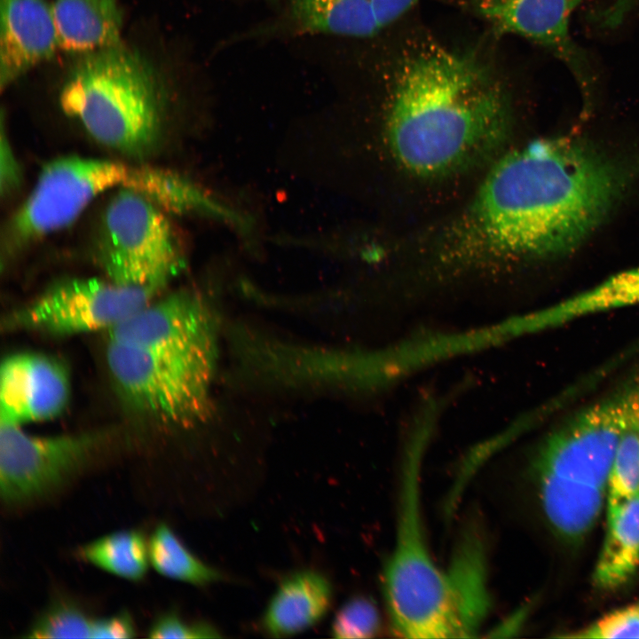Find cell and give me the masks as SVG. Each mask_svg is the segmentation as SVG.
Listing matches in <instances>:
<instances>
[{"label":"cell","mask_w":639,"mask_h":639,"mask_svg":"<svg viewBox=\"0 0 639 639\" xmlns=\"http://www.w3.org/2000/svg\"><path fill=\"white\" fill-rule=\"evenodd\" d=\"M108 333L109 340L217 364L214 314L206 302L192 292L180 291L154 298Z\"/></svg>","instance_id":"30bf717a"},{"label":"cell","mask_w":639,"mask_h":639,"mask_svg":"<svg viewBox=\"0 0 639 639\" xmlns=\"http://www.w3.org/2000/svg\"><path fill=\"white\" fill-rule=\"evenodd\" d=\"M607 530L594 572L598 588L615 589L639 568V492L606 510Z\"/></svg>","instance_id":"d6986e66"},{"label":"cell","mask_w":639,"mask_h":639,"mask_svg":"<svg viewBox=\"0 0 639 639\" xmlns=\"http://www.w3.org/2000/svg\"><path fill=\"white\" fill-rule=\"evenodd\" d=\"M393 71L385 130L405 170L445 175L489 156L506 140L509 99L476 56L426 41L404 52Z\"/></svg>","instance_id":"7a4b0ae2"},{"label":"cell","mask_w":639,"mask_h":639,"mask_svg":"<svg viewBox=\"0 0 639 639\" xmlns=\"http://www.w3.org/2000/svg\"><path fill=\"white\" fill-rule=\"evenodd\" d=\"M560 636L584 639L639 638V603L612 611L580 630Z\"/></svg>","instance_id":"d4e9b609"},{"label":"cell","mask_w":639,"mask_h":639,"mask_svg":"<svg viewBox=\"0 0 639 639\" xmlns=\"http://www.w3.org/2000/svg\"><path fill=\"white\" fill-rule=\"evenodd\" d=\"M69 395V375L58 359L41 353L20 352L3 360L0 423L22 426L51 420L65 409Z\"/></svg>","instance_id":"8fae6325"},{"label":"cell","mask_w":639,"mask_h":639,"mask_svg":"<svg viewBox=\"0 0 639 639\" xmlns=\"http://www.w3.org/2000/svg\"><path fill=\"white\" fill-rule=\"evenodd\" d=\"M148 550L151 565L167 578L199 587L228 580L225 573L191 553L165 524L154 531Z\"/></svg>","instance_id":"ffe728a7"},{"label":"cell","mask_w":639,"mask_h":639,"mask_svg":"<svg viewBox=\"0 0 639 639\" xmlns=\"http://www.w3.org/2000/svg\"><path fill=\"white\" fill-rule=\"evenodd\" d=\"M85 560L115 576L139 580L146 573L148 543L138 531L125 530L104 535L82 548Z\"/></svg>","instance_id":"44dd1931"},{"label":"cell","mask_w":639,"mask_h":639,"mask_svg":"<svg viewBox=\"0 0 639 639\" xmlns=\"http://www.w3.org/2000/svg\"><path fill=\"white\" fill-rule=\"evenodd\" d=\"M98 440L92 434L33 436L0 423L2 499L17 504L56 489L82 467Z\"/></svg>","instance_id":"9c48e42d"},{"label":"cell","mask_w":639,"mask_h":639,"mask_svg":"<svg viewBox=\"0 0 639 639\" xmlns=\"http://www.w3.org/2000/svg\"><path fill=\"white\" fill-rule=\"evenodd\" d=\"M95 619L76 606L56 602L44 610L29 627V638H92Z\"/></svg>","instance_id":"603a6c76"},{"label":"cell","mask_w":639,"mask_h":639,"mask_svg":"<svg viewBox=\"0 0 639 639\" xmlns=\"http://www.w3.org/2000/svg\"><path fill=\"white\" fill-rule=\"evenodd\" d=\"M418 0H289L288 17L297 30L353 37L376 35Z\"/></svg>","instance_id":"4fadbf2b"},{"label":"cell","mask_w":639,"mask_h":639,"mask_svg":"<svg viewBox=\"0 0 639 639\" xmlns=\"http://www.w3.org/2000/svg\"><path fill=\"white\" fill-rule=\"evenodd\" d=\"M0 85L4 89L59 48L47 0H1Z\"/></svg>","instance_id":"7c38bea8"},{"label":"cell","mask_w":639,"mask_h":639,"mask_svg":"<svg viewBox=\"0 0 639 639\" xmlns=\"http://www.w3.org/2000/svg\"><path fill=\"white\" fill-rule=\"evenodd\" d=\"M116 191L102 218L100 262L108 280L157 296L184 263L173 229L154 202L130 189Z\"/></svg>","instance_id":"5b68a950"},{"label":"cell","mask_w":639,"mask_h":639,"mask_svg":"<svg viewBox=\"0 0 639 639\" xmlns=\"http://www.w3.org/2000/svg\"><path fill=\"white\" fill-rule=\"evenodd\" d=\"M154 293L110 280L73 279L53 285L3 320L6 331L65 336L115 327L149 302Z\"/></svg>","instance_id":"ba28073f"},{"label":"cell","mask_w":639,"mask_h":639,"mask_svg":"<svg viewBox=\"0 0 639 639\" xmlns=\"http://www.w3.org/2000/svg\"><path fill=\"white\" fill-rule=\"evenodd\" d=\"M333 586L314 569H300L282 578L260 619L262 631L271 637H290L320 623L330 610Z\"/></svg>","instance_id":"2e32d148"},{"label":"cell","mask_w":639,"mask_h":639,"mask_svg":"<svg viewBox=\"0 0 639 639\" xmlns=\"http://www.w3.org/2000/svg\"><path fill=\"white\" fill-rule=\"evenodd\" d=\"M382 627L380 611L369 596L357 595L349 598L336 611L330 627L335 638H371Z\"/></svg>","instance_id":"cb8c5ba5"},{"label":"cell","mask_w":639,"mask_h":639,"mask_svg":"<svg viewBox=\"0 0 639 639\" xmlns=\"http://www.w3.org/2000/svg\"><path fill=\"white\" fill-rule=\"evenodd\" d=\"M63 112L100 144L135 158L155 151L166 93L154 65L122 42L78 55L59 94Z\"/></svg>","instance_id":"3957f363"},{"label":"cell","mask_w":639,"mask_h":639,"mask_svg":"<svg viewBox=\"0 0 639 639\" xmlns=\"http://www.w3.org/2000/svg\"><path fill=\"white\" fill-rule=\"evenodd\" d=\"M109 371L129 401L165 423L191 426L206 417L216 365L109 340Z\"/></svg>","instance_id":"8992f818"},{"label":"cell","mask_w":639,"mask_h":639,"mask_svg":"<svg viewBox=\"0 0 639 639\" xmlns=\"http://www.w3.org/2000/svg\"><path fill=\"white\" fill-rule=\"evenodd\" d=\"M639 304V269L611 277L572 297L523 316L527 334L556 328L576 320Z\"/></svg>","instance_id":"ac0fdd59"},{"label":"cell","mask_w":639,"mask_h":639,"mask_svg":"<svg viewBox=\"0 0 639 639\" xmlns=\"http://www.w3.org/2000/svg\"><path fill=\"white\" fill-rule=\"evenodd\" d=\"M146 166L82 156H64L46 164L35 187L12 219V235L28 241L62 229L102 193L143 188Z\"/></svg>","instance_id":"52a82bcc"},{"label":"cell","mask_w":639,"mask_h":639,"mask_svg":"<svg viewBox=\"0 0 639 639\" xmlns=\"http://www.w3.org/2000/svg\"><path fill=\"white\" fill-rule=\"evenodd\" d=\"M639 492V419L623 432L609 477L606 510L614 509Z\"/></svg>","instance_id":"7402d4cb"},{"label":"cell","mask_w":639,"mask_h":639,"mask_svg":"<svg viewBox=\"0 0 639 639\" xmlns=\"http://www.w3.org/2000/svg\"><path fill=\"white\" fill-rule=\"evenodd\" d=\"M581 1L476 0L475 6L477 13L497 31L541 43L572 64L578 58L570 40L569 22Z\"/></svg>","instance_id":"9a60e30c"},{"label":"cell","mask_w":639,"mask_h":639,"mask_svg":"<svg viewBox=\"0 0 639 639\" xmlns=\"http://www.w3.org/2000/svg\"><path fill=\"white\" fill-rule=\"evenodd\" d=\"M150 638H218L219 630L206 621L188 622L175 612L155 619L149 628Z\"/></svg>","instance_id":"484cf974"},{"label":"cell","mask_w":639,"mask_h":639,"mask_svg":"<svg viewBox=\"0 0 639 639\" xmlns=\"http://www.w3.org/2000/svg\"><path fill=\"white\" fill-rule=\"evenodd\" d=\"M624 167L587 142L539 139L501 157L445 233L442 263L504 266L574 250L625 191Z\"/></svg>","instance_id":"6da1fadb"},{"label":"cell","mask_w":639,"mask_h":639,"mask_svg":"<svg viewBox=\"0 0 639 639\" xmlns=\"http://www.w3.org/2000/svg\"><path fill=\"white\" fill-rule=\"evenodd\" d=\"M59 48L78 55L122 43L119 0H55Z\"/></svg>","instance_id":"e0dca14e"},{"label":"cell","mask_w":639,"mask_h":639,"mask_svg":"<svg viewBox=\"0 0 639 639\" xmlns=\"http://www.w3.org/2000/svg\"><path fill=\"white\" fill-rule=\"evenodd\" d=\"M135 627L127 612L95 619L92 638H132Z\"/></svg>","instance_id":"4316f807"},{"label":"cell","mask_w":639,"mask_h":639,"mask_svg":"<svg viewBox=\"0 0 639 639\" xmlns=\"http://www.w3.org/2000/svg\"><path fill=\"white\" fill-rule=\"evenodd\" d=\"M459 637H474L490 612L485 541L477 526L468 525L444 570Z\"/></svg>","instance_id":"5bb4252c"},{"label":"cell","mask_w":639,"mask_h":639,"mask_svg":"<svg viewBox=\"0 0 639 639\" xmlns=\"http://www.w3.org/2000/svg\"><path fill=\"white\" fill-rule=\"evenodd\" d=\"M427 431L412 438L398 493L392 549L381 584L391 632L405 638L458 637L444 570L430 554L422 511L421 471Z\"/></svg>","instance_id":"277c9868"}]
</instances>
